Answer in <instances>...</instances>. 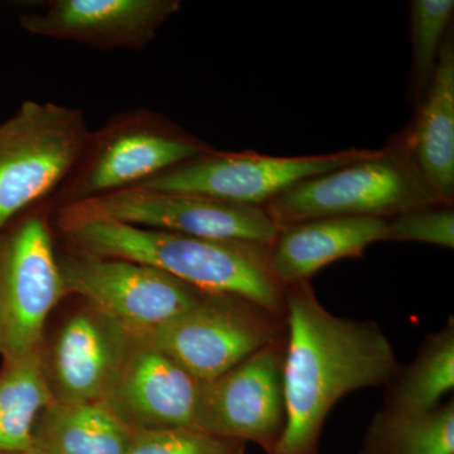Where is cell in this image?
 Segmentation results:
<instances>
[{
	"instance_id": "obj_1",
	"label": "cell",
	"mask_w": 454,
	"mask_h": 454,
	"mask_svg": "<svg viewBox=\"0 0 454 454\" xmlns=\"http://www.w3.org/2000/svg\"><path fill=\"white\" fill-rule=\"evenodd\" d=\"M286 424L270 454H316L325 418L343 396L395 378L389 339L375 322L340 318L309 282L284 289Z\"/></svg>"
},
{
	"instance_id": "obj_2",
	"label": "cell",
	"mask_w": 454,
	"mask_h": 454,
	"mask_svg": "<svg viewBox=\"0 0 454 454\" xmlns=\"http://www.w3.org/2000/svg\"><path fill=\"white\" fill-rule=\"evenodd\" d=\"M67 249L142 262L208 294L258 304L284 321V289L270 267V247L145 229L70 206L53 212Z\"/></svg>"
},
{
	"instance_id": "obj_3",
	"label": "cell",
	"mask_w": 454,
	"mask_h": 454,
	"mask_svg": "<svg viewBox=\"0 0 454 454\" xmlns=\"http://www.w3.org/2000/svg\"><path fill=\"white\" fill-rule=\"evenodd\" d=\"M208 148L152 110L116 114L90 130L79 160L51 203L59 210L142 186Z\"/></svg>"
},
{
	"instance_id": "obj_4",
	"label": "cell",
	"mask_w": 454,
	"mask_h": 454,
	"mask_svg": "<svg viewBox=\"0 0 454 454\" xmlns=\"http://www.w3.org/2000/svg\"><path fill=\"white\" fill-rule=\"evenodd\" d=\"M432 206L443 205L427 186L404 146L397 145L301 182L264 208L280 230L324 217L387 220Z\"/></svg>"
},
{
	"instance_id": "obj_5",
	"label": "cell",
	"mask_w": 454,
	"mask_h": 454,
	"mask_svg": "<svg viewBox=\"0 0 454 454\" xmlns=\"http://www.w3.org/2000/svg\"><path fill=\"white\" fill-rule=\"evenodd\" d=\"M51 201L0 231V357L17 363L40 354L52 309L68 295L53 243Z\"/></svg>"
},
{
	"instance_id": "obj_6",
	"label": "cell",
	"mask_w": 454,
	"mask_h": 454,
	"mask_svg": "<svg viewBox=\"0 0 454 454\" xmlns=\"http://www.w3.org/2000/svg\"><path fill=\"white\" fill-rule=\"evenodd\" d=\"M89 134L82 110L50 101L27 100L0 122V231L52 200Z\"/></svg>"
},
{
	"instance_id": "obj_7",
	"label": "cell",
	"mask_w": 454,
	"mask_h": 454,
	"mask_svg": "<svg viewBox=\"0 0 454 454\" xmlns=\"http://www.w3.org/2000/svg\"><path fill=\"white\" fill-rule=\"evenodd\" d=\"M284 336L283 319L258 304L235 295L206 294L142 337L197 380L207 382Z\"/></svg>"
},
{
	"instance_id": "obj_8",
	"label": "cell",
	"mask_w": 454,
	"mask_h": 454,
	"mask_svg": "<svg viewBox=\"0 0 454 454\" xmlns=\"http://www.w3.org/2000/svg\"><path fill=\"white\" fill-rule=\"evenodd\" d=\"M59 262L68 295L82 298L134 336H145L208 294L166 271L130 260L67 249L59 253Z\"/></svg>"
},
{
	"instance_id": "obj_9",
	"label": "cell",
	"mask_w": 454,
	"mask_h": 454,
	"mask_svg": "<svg viewBox=\"0 0 454 454\" xmlns=\"http://www.w3.org/2000/svg\"><path fill=\"white\" fill-rule=\"evenodd\" d=\"M376 151L348 149L315 157H270L208 148L137 188L195 193L240 205L264 207L289 188L331 170L372 157Z\"/></svg>"
},
{
	"instance_id": "obj_10",
	"label": "cell",
	"mask_w": 454,
	"mask_h": 454,
	"mask_svg": "<svg viewBox=\"0 0 454 454\" xmlns=\"http://www.w3.org/2000/svg\"><path fill=\"white\" fill-rule=\"evenodd\" d=\"M284 352L286 336L202 382L196 429L241 443L254 442L270 454L286 424Z\"/></svg>"
},
{
	"instance_id": "obj_11",
	"label": "cell",
	"mask_w": 454,
	"mask_h": 454,
	"mask_svg": "<svg viewBox=\"0 0 454 454\" xmlns=\"http://www.w3.org/2000/svg\"><path fill=\"white\" fill-rule=\"evenodd\" d=\"M85 207L109 219L221 241L271 247L279 227L264 207L221 201L195 193L131 188L89 203Z\"/></svg>"
},
{
	"instance_id": "obj_12",
	"label": "cell",
	"mask_w": 454,
	"mask_h": 454,
	"mask_svg": "<svg viewBox=\"0 0 454 454\" xmlns=\"http://www.w3.org/2000/svg\"><path fill=\"white\" fill-rule=\"evenodd\" d=\"M137 336L83 301L59 328L42 366L53 402H103L129 356Z\"/></svg>"
},
{
	"instance_id": "obj_13",
	"label": "cell",
	"mask_w": 454,
	"mask_h": 454,
	"mask_svg": "<svg viewBox=\"0 0 454 454\" xmlns=\"http://www.w3.org/2000/svg\"><path fill=\"white\" fill-rule=\"evenodd\" d=\"M181 9L178 0H51L20 26L47 40L74 42L98 51L146 49Z\"/></svg>"
},
{
	"instance_id": "obj_14",
	"label": "cell",
	"mask_w": 454,
	"mask_h": 454,
	"mask_svg": "<svg viewBox=\"0 0 454 454\" xmlns=\"http://www.w3.org/2000/svg\"><path fill=\"white\" fill-rule=\"evenodd\" d=\"M202 382L137 336L104 403L134 432L196 429Z\"/></svg>"
},
{
	"instance_id": "obj_15",
	"label": "cell",
	"mask_w": 454,
	"mask_h": 454,
	"mask_svg": "<svg viewBox=\"0 0 454 454\" xmlns=\"http://www.w3.org/2000/svg\"><path fill=\"white\" fill-rule=\"evenodd\" d=\"M387 220L370 216L324 217L279 230L270 247V267L284 286L309 282L331 262L363 255L387 240Z\"/></svg>"
},
{
	"instance_id": "obj_16",
	"label": "cell",
	"mask_w": 454,
	"mask_h": 454,
	"mask_svg": "<svg viewBox=\"0 0 454 454\" xmlns=\"http://www.w3.org/2000/svg\"><path fill=\"white\" fill-rule=\"evenodd\" d=\"M419 114L405 151L427 186L443 206L452 207L454 196V44L448 32L437 67L420 100Z\"/></svg>"
},
{
	"instance_id": "obj_17",
	"label": "cell",
	"mask_w": 454,
	"mask_h": 454,
	"mask_svg": "<svg viewBox=\"0 0 454 454\" xmlns=\"http://www.w3.org/2000/svg\"><path fill=\"white\" fill-rule=\"evenodd\" d=\"M134 430L104 402H51L38 415L33 448L46 454H125Z\"/></svg>"
},
{
	"instance_id": "obj_18",
	"label": "cell",
	"mask_w": 454,
	"mask_h": 454,
	"mask_svg": "<svg viewBox=\"0 0 454 454\" xmlns=\"http://www.w3.org/2000/svg\"><path fill=\"white\" fill-rule=\"evenodd\" d=\"M42 351L0 372V454L33 448V430L41 411L52 402Z\"/></svg>"
},
{
	"instance_id": "obj_19",
	"label": "cell",
	"mask_w": 454,
	"mask_h": 454,
	"mask_svg": "<svg viewBox=\"0 0 454 454\" xmlns=\"http://www.w3.org/2000/svg\"><path fill=\"white\" fill-rule=\"evenodd\" d=\"M454 387V325L452 319L424 342L418 357L391 390L387 409L400 413H427L438 408Z\"/></svg>"
},
{
	"instance_id": "obj_20",
	"label": "cell",
	"mask_w": 454,
	"mask_h": 454,
	"mask_svg": "<svg viewBox=\"0 0 454 454\" xmlns=\"http://www.w3.org/2000/svg\"><path fill=\"white\" fill-rule=\"evenodd\" d=\"M370 442L380 454H454V403L427 413L379 411Z\"/></svg>"
},
{
	"instance_id": "obj_21",
	"label": "cell",
	"mask_w": 454,
	"mask_h": 454,
	"mask_svg": "<svg viewBox=\"0 0 454 454\" xmlns=\"http://www.w3.org/2000/svg\"><path fill=\"white\" fill-rule=\"evenodd\" d=\"M415 94L422 100L450 29L453 0H414L411 4Z\"/></svg>"
},
{
	"instance_id": "obj_22",
	"label": "cell",
	"mask_w": 454,
	"mask_h": 454,
	"mask_svg": "<svg viewBox=\"0 0 454 454\" xmlns=\"http://www.w3.org/2000/svg\"><path fill=\"white\" fill-rule=\"evenodd\" d=\"M125 454H245L241 442L215 437L197 429L134 432Z\"/></svg>"
},
{
	"instance_id": "obj_23",
	"label": "cell",
	"mask_w": 454,
	"mask_h": 454,
	"mask_svg": "<svg viewBox=\"0 0 454 454\" xmlns=\"http://www.w3.org/2000/svg\"><path fill=\"white\" fill-rule=\"evenodd\" d=\"M387 240L432 244L453 249V208L432 206L391 217L387 220Z\"/></svg>"
},
{
	"instance_id": "obj_24",
	"label": "cell",
	"mask_w": 454,
	"mask_h": 454,
	"mask_svg": "<svg viewBox=\"0 0 454 454\" xmlns=\"http://www.w3.org/2000/svg\"><path fill=\"white\" fill-rule=\"evenodd\" d=\"M2 454H46V453L41 452V450H35V448H32V450H25V452L2 453Z\"/></svg>"
}]
</instances>
